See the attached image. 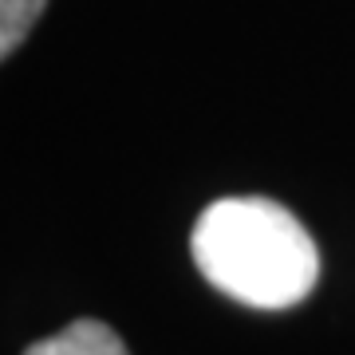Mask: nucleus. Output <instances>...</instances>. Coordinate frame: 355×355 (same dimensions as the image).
<instances>
[{
  "label": "nucleus",
  "mask_w": 355,
  "mask_h": 355,
  "mask_svg": "<svg viewBox=\"0 0 355 355\" xmlns=\"http://www.w3.org/2000/svg\"><path fill=\"white\" fill-rule=\"evenodd\" d=\"M24 355H130V352L127 343L114 336V328H107L99 320H76L64 331L32 343Z\"/></svg>",
  "instance_id": "f03ea898"
},
{
  "label": "nucleus",
  "mask_w": 355,
  "mask_h": 355,
  "mask_svg": "<svg viewBox=\"0 0 355 355\" xmlns=\"http://www.w3.org/2000/svg\"><path fill=\"white\" fill-rule=\"evenodd\" d=\"M193 265L217 292L249 308H292L316 288L320 253L308 229L268 198L205 205L190 237Z\"/></svg>",
  "instance_id": "f257e3e1"
},
{
  "label": "nucleus",
  "mask_w": 355,
  "mask_h": 355,
  "mask_svg": "<svg viewBox=\"0 0 355 355\" xmlns=\"http://www.w3.org/2000/svg\"><path fill=\"white\" fill-rule=\"evenodd\" d=\"M44 4L48 0H0V55L4 60L24 44V36L44 12Z\"/></svg>",
  "instance_id": "7ed1b4c3"
}]
</instances>
